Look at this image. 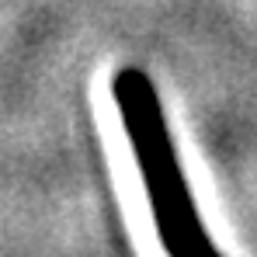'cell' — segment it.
<instances>
[{
  "mask_svg": "<svg viewBox=\"0 0 257 257\" xmlns=\"http://www.w3.org/2000/svg\"><path fill=\"white\" fill-rule=\"evenodd\" d=\"M111 90H115V104L128 132L132 157L139 164V177H143L153 219H157V236L167 257H222L198 219L195 195L188 188V177L177 160L171 128L150 77L132 66L118 70Z\"/></svg>",
  "mask_w": 257,
  "mask_h": 257,
  "instance_id": "1",
  "label": "cell"
}]
</instances>
